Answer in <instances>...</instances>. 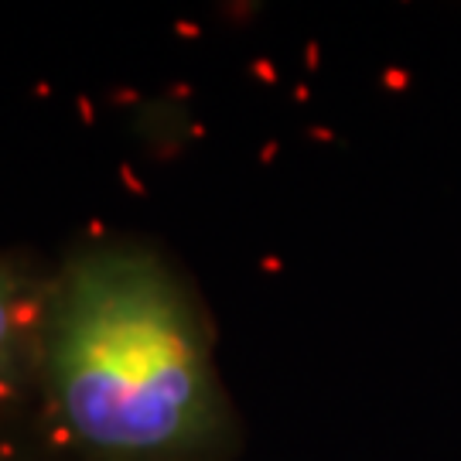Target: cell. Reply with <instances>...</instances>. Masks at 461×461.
<instances>
[{
    "instance_id": "obj_1",
    "label": "cell",
    "mask_w": 461,
    "mask_h": 461,
    "mask_svg": "<svg viewBox=\"0 0 461 461\" xmlns=\"http://www.w3.org/2000/svg\"><path fill=\"white\" fill-rule=\"evenodd\" d=\"M49 369L66 424L103 455H167L212 424L195 314L144 253L103 249L68 270L51 312Z\"/></svg>"
},
{
    "instance_id": "obj_2",
    "label": "cell",
    "mask_w": 461,
    "mask_h": 461,
    "mask_svg": "<svg viewBox=\"0 0 461 461\" xmlns=\"http://www.w3.org/2000/svg\"><path fill=\"white\" fill-rule=\"evenodd\" d=\"M24 325V304H21V284L7 270H0V369L14 359Z\"/></svg>"
}]
</instances>
